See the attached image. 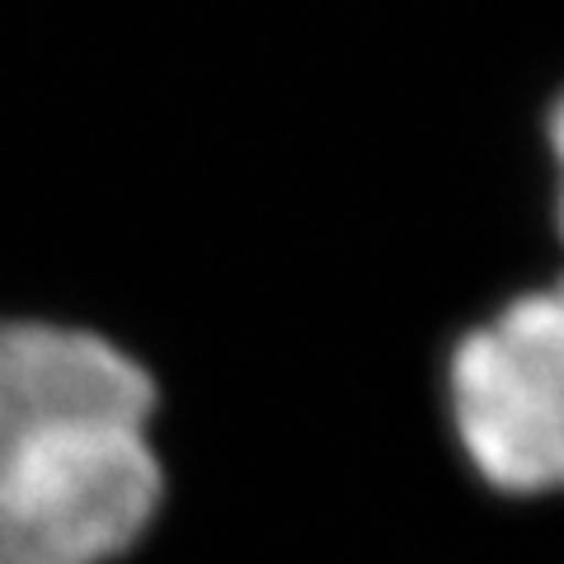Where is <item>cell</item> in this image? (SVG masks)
Returning <instances> with one entry per match:
<instances>
[{
	"mask_svg": "<svg viewBox=\"0 0 564 564\" xmlns=\"http://www.w3.org/2000/svg\"><path fill=\"white\" fill-rule=\"evenodd\" d=\"M155 381L113 339L0 321V564H109L165 499Z\"/></svg>",
	"mask_w": 564,
	"mask_h": 564,
	"instance_id": "1",
	"label": "cell"
},
{
	"mask_svg": "<svg viewBox=\"0 0 564 564\" xmlns=\"http://www.w3.org/2000/svg\"><path fill=\"white\" fill-rule=\"evenodd\" d=\"M452 419L470 466L503 494H545L564 475L560 288L508 302L452 358Z\"/></svg>",
	"mask_w": 564,
	"mask_h": 564,
	"instance_id": "2",
	"label": "cell"
}]
</instances>
